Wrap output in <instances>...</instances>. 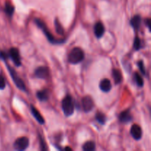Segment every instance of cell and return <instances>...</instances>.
I'll list each match as a JSON object with an SVG mask.
<instances>
[{"mask_svg": "<svg viewBox=\"0 0 151 151\" xmlns=\"http://www.w3.org/2000/svg\"><path fill=\"white\" fill-rule=\"evenodd\" d=\"M35 23L36 24L37 26L39 28H41L42 29V31L44 32V35H46V37L47 38V39L49 40L50 43L53 44H62L63 42V40H57L54 38L52 35L51 34V32L49 31L48 28H47V25L42 22L40 19H35Z\"/></svg>", "mask_w": 151, "mask_h": 151, "instance_id": "cell-1", "label": "cell"}, {"mask_svg": "<svg viewBox=\"0 0 151 151\" xmlns=\"http://www.w3.org/2000/svg\"><path fill=\"white\" fill-rule=\"evenodd\" d=\"M84 52L79 47H75L68 56V60L72 64H78L83 61L84 59Z\"/></svg>", "mask_w": 151, "mask_h": 151, "instance_id": "cell-2", "label": "cell"}, {"mask_svg": "<svg viewBox=\"0 0 151 151\" xmlns=\"http://www.w3.org/2000/svg\"><path fill=\"white\" fill-rule=\"evenodd\" d=\"M62 109L66 116H69L73 114L75 111V106L72 96L68 94L62 100Z\"/></svg>", "mask_w": 151, "mask_h": 151, "instance_id": "cell-3", "label": "cell"}, {"mask_svg": "<svg viewBox=\"0 0 151 151\" xmlns=\"http://www.w3.org/2000/svg\"><path fill=\"white\" fill-rule=\"evenodd\" d=\"M7 69H8V72H10V76H11L12 79H13V82H14L15 85L16 86V87H17L18 88H19L20 90H22V91H26L27 89L23 81L19 78L16 71H15L11 66H8V65H7Z\"/></svg>", "mask_w": 151, "mask_h": 151, "instance_id": "cell-4", "label": "cell"}, {"mask_svg": "<svg viewBox=\"0 0 151 151\" xmlns=\"http://www.w3.org/2000/svg\"><path fill=\"white\" fill-rule=\"evenodd\" d=\"M29 146V139L27 137H20L15 141L13 147L17 150H24Z\"/></svg>", "mask_w": 151, "mask_h": 151, "instance_id": "cell-5", "label": "cell"}, {"mask_svg": "<svg viewBox=\"0 0 151 151\" xmlns=\"http://www.w3.org/2000/svg\"><path fill=\"white\" fill-rule=\"evenodd\" d=\"M8 57H10L11 58V60H13L14 64L16 66H20L22 63H21V58H20V54H19V50L17 48H10L9 50L8 53Z\"/></svg>", "mask_w": 151, "mask_h": 151, "instance_id": "cell-6", "label": "cell"}, {"mask_svg": "<svg viewBox=\"0 0 151 151\" xmlns=\"http://www.w3.org/2000/svg\"><path fill=\"white\" fill-rule=\"evenodd\" d=\"M82 107L86 113L90 112L94 108V101L90 96H86L82 100Z\"/></svg>", "mask_w": 151, "mask_h": 151, "instance_id": "cell-7", "label": "cell"}, {"mask_svg": "<svg viewBox=\"0 0 151 151\" xmlns=\"http://www.w3.org/2000/svg\"><path fill=\"white\" fill-rule=\"evenodd\" d=\"M34 74H35V76L36 78H40V79H46V78H48L49 75H50V71L47 67L40 66V67L37 68Z\"/></svg>", "mask_w": 151, "mask_h": 151, "instance_id": "cell-8", "label": "cell"}, {"mask_svg": "<svg viewBox=\"0 0 151 151\" xmlns=\"http://www.w3.org/2000/svg\"><path fill=\"white\" fill-rule=\"evenodd\" d=\"M131 134L134 139L136 140H139L142 137V131L139 125L134 124L131 128Z\"/></svg>", "mask_w": 151, "mask_h": 151, "instance_id": "cell-9", "label": "cell"}, {"mask_svg": "<svg viewBox=\"0 0 151 151\" xmlns=\"http://www.w3.org/2000/svg\"><path fill=\"white\" fill-rule=\"evenodd\" d=\"M94 34H95V36L97 38H100L103 37L105 32V28L101 22H98L95 24L94 27Z\"/></svg>", "mask_w": 151, "mask_h": 151, "instance_id": "cell-10", "label": "cell"}, {"mask_svg": "<svg viewBox=\"0 0 151 151\" xmlns=\"http://www.w3.org/2000/svg\"><path fill=\"white\" fill-rule=\"evenodd\" d=\"M119 118L120 122H122V123H128V122H131L133 119L132 115H131L129 110H126L122 111V113L119 114Z\"/></svg>", "mask_w": 151, "mask_h": 151, "instance_id": "cell-11", "label": "cell"}, {"mask_svg": "<svg viewBox=\"0 0 151 151\" xmlns=\"http://www.w3.org/2000/svg\"><path fill=\"white\" fill-rule=\"evenodd\" d=\"M100 88L103 92H109L111 89V83L109 79H103L100 83Z\"/></svg>", "mask_w": 151, "mask_h": 151, "instance_id": "cell-12", "label": "cell"}, {"mask_svg": "<svg viewBox=\"0 0 151 151\" xmlns=\"http://www.w3.org/2000/svg\"><path fill=\"white\" fill-rule=\"evenodd\" d=\"M31 112H32V116H34V118L36 119L37 122H38V123L41 124V125L44 124V122H44V118H43V116H41V114H40V112L38 111L37 110V109H35L33 106H31Z\"/></svg>", "mask_w": 151, "mask_h": 151, "instance_id": "cell-13", "label": "cell"}, {"mask_svg": "<svg viewBox=\"0 0 151 151\" xmlns=\"http://www.w3.org/2000/svg\"><path fill=\"white\" fill-rule=\"evenodd\" d=\"M37 98L41 102L47 101L50 97V91L48 89H43L38 91L36 94Z\"/></svg>", "mask_w": 151, "mask_h": 151, "instance_id": "cell-14", "label": "cell"}, {"mask_svg": "<svg viewBox=\"0 0 151 151\" xmlns=\"http://www.w3.org/2000/svg\"><path fill=\"white\" fill-rule=\"evenodd\" d=\"M140 24H141V17L139 15H136L131 19V25L134 29H138L139 28Z\"/></svg>", "mask_w": 151, "mask_h": 151, "instance_id": "cell-15", "label": "cell"}, {"mask_svg": "<svg viewBox=\"0 0 151 151\" xmlns=\"http://www.w3.org/2000/svg\"><path fill=\"white\" fill-rule=\"evenodd\" d=\"M112 75H113L114 80L115 84H119L122 81V73L120 71L117 69H114L112 72Z\"/></svg>", "mask_w": 151, "mask_h": 151, "instance_id": "cell-16", "label": "cell"}, {"mask_svg": "<svg viewBox=\"0 0 151 151\" xmlns=\"http://www.w3.org/2000/svg\"><path fill=\"white\" fill-rule=\"evenodd\" d=\"M95 143L92 141H88L86 142L83 146V150L84 151H94L95 150Z\"/></svg>", "mask_w": 151, "mask_h": 151, "instance_id": "cell-17", "label": "cell"}, {"mask_svg": "<svg viewBox=\"0 0 151 151\" xmlns=\"http://www.w3.org/2000/svg\"><path fill=\"white\" fill-rule=\"evenodd\" d=\"M4 11L9 16H12V15L14 13V7L11 4V3L7 1L5 3V7H4Z\"/></svg>", "mask_w": 151, "mask_h": 151, "instance_id": "cell-18", "label": "cell"}, {"mask_svg": "<svg viewBox=\"0 0 151 151\" xmlns=\"http://www.w3.org/2000/svg\"><path fill=\"white\" fill-rule=\"evenodd\" d=\"M95 118L96 120H97L99 123L101 124V125H105V124H106V117L103 113H101V112H97V113L96 114Z\"/></svg>", "mask_w": 151, "mask_h": 151, "instance_id": "cell-19", "label": "cell"}, {"mask_svg": "<svg viewBox=\"0 0 151 151\" xmlns=\"http://www.w3.org/2000/svg\"><path fill=\"white\" fill-rule=\"evenodd\" d=\"M55 26L56 32H57L59 35H63V33H64V30H63V28L62 27L60 23L59 22L58 19H56L55 21Z\"/></svg>", "mask_w": 151, "mask_h": 151, "instance_id": "cell-20", "label": "cell"}, {"mask_svg": "<svg viewBox=\"0 0 151 151\" xmlns=\"http://www.w3.org/2000/svg\"><path fill=\"white\" fill-rule=\"evenodd\" d=\"M134 79H135V81L138 86H143V85H144V81H143L142 78V76L136 72L135 75H134Z\"/></svg>", "mask_w": 151, "mask_h": 151, "instance_id": "cell-21", "label": "cell"}, {"mask_svg": "<svg viewBox=\"0 0 151 151\" xmlns=\"http://www.w3.org/2000/svg\"><path fill=\"white\" fill-rule=\"evenodd\" d=\"M134 47L136 50H139V49H141V40H140V38H138V37H136L135 38V40H134Z\"/></svg>", "mask_w": 151, "mask_h": 151, "instance_id": "cell-22", "label": "cell"}, {"mask_svg": "<svg viewBox=\"0 0 151 151\" xmlns=\"http://www.w3.org/2000/svg\"><path fill=\"white\" fill-rule=\"evenodd\" d=\"M138 66L140 72L142 75H146V71H145V65L143 63L142 60H140V61L138 62Z\"/></svg>", "mask_w": 151, "mask_h": 151, "instance_id": "cell-23", "label": "cell"}, {"mask_svg": "<svg viewBox=\"0 0 151 151\" xmlns=\"http://www.w3.org/2000/svg\"><path fill=\"white\" fill-rule=\"evenodd\" d=\"M5 86H6V83H5V81H4V78L0 75V89L1 90L4 89Z\"/></svg>", "mask_w": 151, "mask_h": 151, "instance_id": "cell-24", "label": "cell"}, {"mask_svg": "<svg viewBox=\"0 0 151 151\" xmlns=\"http://www.w3.org/2000/svg\"><path fill=\"white\" fill-rule=\"evenodd\" d=\"M40 145H41V150H47V145H46L45 142L43 140L42 138L40 139Z\"/></svg>", "mask_w": 151, "mask_h": 151, "instance_id": "cell-25", "label": "cell"}, {"mask_svg": "<svg viewBox=\"0 0 151 151\" xmlns=\"http://www.w3.org/2000/svg\"><path fill=\"white\" fill-rule=\"evenodd\" d=\"M7 58H8V55L6 54L4 52H0V58L2 59L3 60H6Z\"/></svg>", "mask_w": 151, "mask_h": 151, "instance_id": "cell-26", "label": "cell"}, {"mask_svg": "<svg viewBox=\"0 0 151 151\" xmlns=\"http://www.w3.org/2000/svg\"><path fill=\"white\" fill-rule=\"evenodd\" d=\"M146 23H147V28H148V29H150V19H147V21H146Z\"/></svg>", "mask_w": 151, "mask_h": 151, "instance_id": "cell-27", "label": "cell"}, {"mask_svg": "<svg viewBox=\"0 0 151 151\" xmlns=\"http://www.w3.org/2000/svg\"><path fill=\"white\" fill-rule=\"evenodd\" d=\"M65 149H66V150H72V149L69 148V147H66V148H65Z\"/></svg>", "mask_w": 151, "mask_h": 151, "instance_id": "cell-28", "label": "cell"}]
</instances>
